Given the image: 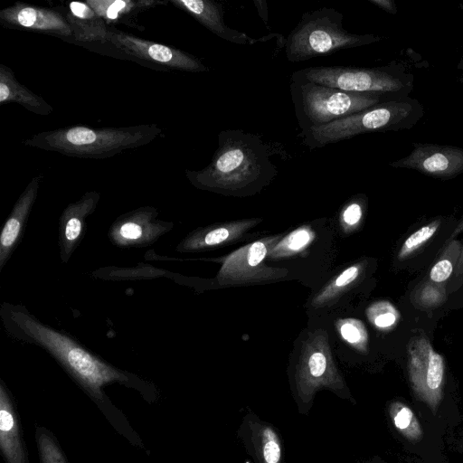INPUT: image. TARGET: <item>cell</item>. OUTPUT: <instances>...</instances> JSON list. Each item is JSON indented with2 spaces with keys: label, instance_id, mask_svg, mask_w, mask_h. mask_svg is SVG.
Returning a JSON list of instances; mask_svg holds the SVG:
<instances>
[{
  "label": "cell",
  "instance_id": "6da1fadb",
  "mask_svg": "<svg viewBox=\"0 0 463 463\" xmlns=\"http://www.w3.org/2000/svg\"><path fill=\"white\" fill-rule=\"evenodd\" d=\"M1 317L10 335L46 350L91 399L110 425L132 445L146 450L123 412L105 393L104 387L118 383L135 390L152 404L159 398L154 383L104 362L70 336L42 324L22 307L4 304Z\"/></svg>",
  "mask_w": 463,
  "mask_h": 463
},
{
  "label": "cell",
  "instance_id": "7a4b0ae2",
  "mask_svg": "<svg viewBox=\"0 0 463 463\" xmlns=\"http://www.w3.org/2000/svg\"><path fill=\"white\" fill-rule=\"evenodd\" d=\"M277 174L268 146L258 135L241 129L221 131L210 164L198 171L185 170L195 187L236 196L257 193Z\"/></svg>",
  "mask_w": 463,
  "mask_h": 463
},
{
  "label": "cell",
  "instance_id": "3957f363",
  "mask_svg": "<svg viewBox=\"0 0 463 463\" xmlns=\"http://www.w3.org/2000/svg\"><path fill=\"white\" fill-rule=\"evenodd\" d=\"M161 133L162 128L156 124L99 128L71 126L37 133L24 139L23 144L68 156L105 159L147 145Z\"/></svg>",
  "mask_w": 463,
  "mask_h": 463
},
{
  "label": "cell",
  "instance_id": "277c9868",
  "mask_svg": "<svg viewBox=\"0 0 463 463\" xmlns=\"http://www.w3.org/2000/svg\"><path fill=\"white\" fill-rule=\"evenodd\" d=\"M423 114V107L416 99L393 97L329 124L301 131L300 136L303 143L314 149L361 134L410 129Z\"/></svg>",
  "mask_w": 463,
  "mask_h": 463
},
{
  "label": "cell",
  "instance_id": "5b68a950",
  "mask_svg": "<svg viewBox=\"0 0 463 463\" xmlns=\"http://www.w3.org/2000/svg\"><path fill=\"white\" fill-rule=\"evenodd\" d=\"M344 14L335 8L321 7L304 13L285 42V53L291 62L304 61L341 50L375 43L374 34L348 33Z\"/></svg>",
  "mask_w": 463,
  "mask_h": 463
},
{
  "label": "cell",
  "instance_id": "8992f818",
  "mask_svg": "<svg viewBox=\"0 0 463 463\" xmlns=\"http://www.w3.org/2000/svg\"><path fill=\"white\" fill-rule=\"evenodd\" d=\"M290 94L302 131L329 124L393 98L342 90L298 78H291Z\"/></svg>",
  "mask_w": 463,
  "mask_h": 463
},
{
  "label": "cell",
  "instance_id": "52a82bcc",
  "mask_svg": "<svg viewBox=\"0 0 463 463\" xmlns=\"http://www.w3.org/2000/svg\"><path fill=\"white\" fill-rule=\"evenodd\" d=\"M291 78L346 91L404 97L413 90V75L404 67L392 63L376 68L345 66L309 67L295 71Z\"/></svg>",
  "mask_w": 463,
  "mask_h": 463
},
{
  "label": "cell",
  "instance_id": "ba28073f",
  "mask_svg": "<svg viewBox=\"0 0 463 463\" xmlns=\"http://www.w3.org/2000/svg\"><path fill=\"white\" fill-rule=\"evenodd\" d=\"M406 372L413 393L435 410L442 398L446 364L422 331L414 333L406 344Z\"/></svg>",
  "mask_w": 463,
  "mask_h": 463
},
{
  "label": "cell",
  "instance_id": "9c48e42d",
  "mask_svg": "<svg viewBox=\"0 0 463 463\" xmlns=\"http://www.w3.org/2000/svg\"><path fill=\"white\" fill-rule=\"evenodd\" d=\"M457 222L452 216L421 222L402 238L393 257L396 267L411 271L429 267L450 240Z\"/></svg>",
  "mask_w": 463,
  "mask_h": 463
},
{
  "label": "cell",
  "instance_id": "30bf717a",
  "mask_svg": "<svg viewBox=\"0 0 463 463\" xmlns=\"http://www.w3.org/2000/svg\"><path fill=\"white\" fill-rule=\"evenodd\" d=\"M298 394L307 402L320 388L335 391L344 388V382L332 359L325 331H317L305 343L296 373Z\"/></svg>",
  "mask_w": 463,
  "mask_h": 463
},
{
  "label": "cell",
  "instance_id": "8fae6325",
  "mask_svg": "<svg viewBox=\"0 0 463 463\" xmlns=\"http://www.w3.org/2000/svg\"><path fill=\"white\" fill-rule=\"evenodd\" d=\"M106 41L132 58L166 69L188 72L209 71V68L205 64L188 52L139 38L132 33L109 30Z\"/></svg>",
  "mask_w": 463,
  "mask_h": 463
},
{
  "label": "cell",
  "instance_id": "7c38bea8",
  "mask_svg": "<svg viewBox=\"0 0 463 463\" xmlns=\"http://www.w3.org/2000/svg\"><path fill=\"white\" fill-rule=\"evenodd\" d=\"M390 165L417 170L435 178L451 179L463 173V148L449 145L414 144L408 156L392 162Z\"/></svg>",
  "mask_w": 463,
  "mask_h": 463
},
{
  "label": "cell",
  "instance_id": "4fadbf2b",
  "mask_svg": "<svg viewBox=\"0 0 463 463\" xmlns=\"http://www.w3.org/2000/svg\"><path fill=\"white\" fill-rule=\"evenodd\" d=\"M0 21L5 26L17 30L60 38L72 37L65 16L55 9L16 2L0 11Z\"/></svg>",
  "mask_w": 463,
  "mask_h": 463
},
{
  "label": "cell",
  "instance_id": "5bb4252c",
  "mask_svg": "<svg viewBox=\"0 0 463 463\" xmlns=\"http://www.w3.org/2000/svg\"><path fill=\"white\" fill-rule=\"evenodd\" d=\"M279 237H269L248 244L229 255L223 261L218 279L222 282L250 281L271 277V269L260 267Z\"/></svg>",
  "mask_w": 463,
  "mask_h": 463
},
{
  "label": "cell",
  "instance_id": "9a60e30c",
  "mask_svg": "<svg viewBox=\"0 0 463 463\" xmlns=\"http://www.w3.org/2000/svg\"><path fill=\"white\" fill-rule=\"evenodd\" d=\"M0 450L5 463H31L15 400L0 381Z\"/></svg>",
  "mask_w": 463,
  "mask_h": 463
},
{
  "label": "cell",
  "instance_id": "2e32d148",
  "mask_svg": "<svg viewBox=\"0 0 463 463\" xmlns=\"http://www.w3.org/2000/svg\"><path fill=\"white\" fill-rule=\"evenodd\" d=\"M175 7L184 11L218 37L236 44H253L267 41L271 35L253 39L244 33L228 27L223 20L222 5L212 0H170Z\"/></svg>",
  "mask_w": 463,
  "mask_h": 463
},
{
  "label": "cell",
  "instance_id": "e0dca14e",
  "mask_svg": "<svg viewBox=\"0 0 463 463\" xmlns=\"http://www.w3.org/2000/svg\"><path fill=\"white\" fill-rule=\"evenodd\" d=\"M42 175L34 176L27 184L6 220L0 236V268L5 264L18 238L23 225L36 200Z\"/></svg>",
  "mask_w": 463,
  "mask_h": 463
},
{
  "label": "cell",
  "instance_id": "ac0fdd59",
  "mask_svg": "<svg viewBox=\"0 0 463 463\" xmlns=\"http://www.w3.org/2000/svg\"><path fill=\"white\" fill-rule=\"evenodd\" d=\"M63 15L75 40L81 43L106 41L109 31L107 24L86 2L69 3Z\"/></svg>",
  "mask_w": 463,
  "mask_h": 463
},
{
  "label": "cell",
  "instance_id": "d6986e66",
  "mask_svg": "<svg viewBox=\"0 0 463 463\" xmlns=\"http://www.w3.org/2000/svg\"><path fill=\"white\" fill-rule=\"evenodd\" d=\"M99 194L91 191L67 206L61 218V251L68 257L81 235L85 217L94 211L99 200Z\"/></svg>",
  "mask_w": 463,
  "mask_h": 463
},
{
  "label": "cell",
  "instance_id": "ffe728a7",
  "mask_svg": "<svg viewBox=\"0 0 463 463\" xmlns=\"http://www.w3.org/2000/svg\"><path fill=\"white\" fill-rule=\"evenodd\" d=\"M6 103L20 104L40 116H48L53 111L42 97L20 83L8 66L0 64V105Z\"/></svg>",
  "mask_w": 463,
  "mask_h": 463
},
{
  "label": "cell",
  "instance_id": "44dd1931",
  "mask_svg": "<svg viewBox=\"0 0 463 463\" xmlns=\"http://www.w3.org/2000/svg\"><path fill=\"white\" fill-rule=\"evenodd\" d=\"M105 23L123 24L129 27L140 28L137 23V14L154 5L163 4L156 0H86L85 1Z\"/></svg>",
  "mask_w": 463,
  "mask_h": 463
},
{
  "label": "cell",
  "instance_id": "7402d4cb",
  "mask_svg": "<svg viewBox=\"0 0 463 463\" xmlns=\"http://www.w3.org/2000/svg\"><path fill=\"white\" fill-rule=\"evenodd\" d=\"M259 220H243L206 228L182 243V250H203L233 240L256 224Z\"/></svg>",
  "mask_w": 463,
  "mask_h": 463
},
{
  "label": "cell",
  "instance_id": "603a6c76",
  "mask_svg": "<svg viewBox=\"0 0 463 463\" xmlns=\"http://www.w3.org/2000/svg\"><path fill=\"white\" fill-rule=\"evenodd\" d=\"M461 245L462 242L458 237L450 239L428 267L423 278L433 283L448 285L457 269Z\"/></svg>",
  "mask_w": 463,
  "mask_h": 463
},
{
  "label": "cell",
  "instance_id": "cb8c5ba5",
  "mask_svg": "<svg viewBox=\"0 0 463 463\" xmlns=\"http://www.w3.org/2000/svg\"><path fill=\"white\" fill-rule=\"evenodd\" d=\"M410 299L414 307L423 312H433L435 309L448 307V285L433 283L422 277L412 288Z\"/></svg>",
  "mask_w": 463,
  "mask_h": 463
},
{
  "label": "cell",
  "instance_id": "d4e9b609",
  "mask_svg": "<svg viewBox=\"0 0 463 463\" xmlns=\"http://www.w3.org/2000/svg\"><path fill=\"white\" fill-rule=\"evenodd\" d=\"M155 210L150 207H144L128 213L122 222H119L118 228L115 232L116 241L121 243L142 242L152 237L150 231L144 230L145 225L149 222L156 214Z\"/></svg>",
  "mask_w": 463,
  "mask_h": 463
},
{
  "label": "cell",
  "instance_id": "484cf974",
  "mask_svg": "<svg viewBox=\"0 0 463 463\" xmlns=\"http://www.w3.org/2000/svg\"><path fill=\"white\" fill-rule=\"evenodd\" d=\"M390 416L397 430L410 441H419L422 438L421 426L413 411L402 402L390 405Z\"/></svg>",
  "mask_w": 463,
  "mask_h": 463
},
{
  "label": "cell",
  "instance_id": "4316f807",
  "mask_svg": "<svg viewBox=\"0 0 463 463\" xmlns=\"http://www.w3.org/2000/svg\"><path fill=\"white\" fill-rule=\"evenodd\" d=\"M34 438L40 463H70L59 440L45 426L35 425Z\"/></svg>",
  "mask_w": 463,
  "mask_h": 463
},
{
  "label": "cell",
  "instance_id": "83f0119b",
  "mask_svg": "<svg viewBox=\"0 0 463 463\" xmlns=\"http://www.w3.org/2000/svg\"><path fill=\"white\" fill-rule=\"evenodd\" d=\"M253 440L260 463H280L281 449L272 428L258 426Z\"/></svg>",
  "mask_w": 463,
  "mask_h": 463
},
{
  "label": "cell",
  "instance_id": "f1b7e54d",
  "mask_svg": "<svg viewBox=\"0 0 463 463\" xmlns=\"http://www.w3.org/2000/svg\"><path fill=\"white\" fill-rule=\"evenodd\" d=\"M314 238L307 227L295 230L277 243L269 252L270 257L289 256L304 249Z\"/></svg>",
  "mask_w": 463,
  "mask_h": 463
},
{
  "label": "cell",
  "instance_id": "f546056e",
  "mask_svg": "<svg viewBox=\"0 0 463 463\" xmlns=\"http://www.w3.org/2000/svg\"><path fill=\"white\" fill-rule=\"evenodd\" d=\"M364 266L355 264L343 270L334 281L326 287L320 294L314 298L316 306H320L335 298L338 293L351 285L363 272Z\"/></svg>",
  "mask_w": 463,
  "mask_h": 463
},
{
  "label": "cell",
  "instance_id": "4dcf8cb0",
  "mask_svg": "<svg viewBox=\"0 0 463 463\" xmlns=\"http://www.w3.org/2000/svg\"><path fill=\"white\" fill-rule=\"evenodd\" d=\"M463 233V213L460 219L458 220L456 228L450 239L458 237ZM461 252L457 265V269L452 279L448 283V292L449 294V307H454L456 301L463 302V240L461 241ZM449 306V305H448Z\"/></svg>",
  "mask_w": 463,
  "mask_h": 463
},
{
  "label": "cell",
  "instance_id": "1f68e13d",
  "mask_svg": "<svg viewBox=\"0 0 463 463\" xmlns=\"http://www.w3.org/2000/svg\"><path fill=\"white\" fill-rule=\"evenodd\" d=\"M368 317L378 328H390L399 318L397 309L387 301L377 302L367 311Z\"/></svg>",
  "mask_w": 463,
  "mask_h": 463
},
{
  "label": "cell",
  "instance_id": "d6a6232c",
  "mask_svg": "<svg viewBox=\"0 0 463 463\" xmlns=\"http://www.w3.org/2000/svg\"><path fill=\"white\" fill-rule=\"evenodd\" d=\"M342 337L357 348L364 349L367 343V333L361 321L356 319H345L339 326Z\"/></svg>",
  "mask_w": 463,
  "mask_h": 463
},
{
  "label": "cell",
  "instance_id": "836d02e7",
  "mask_svg": "<svg viewBox=\"0 0 463 463\" xmlns=\"http://www.w3.org/2000/svg\"><path fill=\"white\" fill-rule=\"evenodd\" d=\"M363 217V204L358 201H353L342 212V221L349 227L358 224Z\"/></svg>",
  "mask_w": 463,
  "mask_h": 463
},
{
  "label": "cell",
  "instance_id": "e575fe53",
  "mask_svg": "<svg viewBox=\"0 0 463 463\" xmlns=\"http://www.w3.org/2000/svg\"><path fill=\"white\" fill-rule=\"evenodd\" d=\"M369 2L389 14H395L397 13V7L392 0H370Z\"/></svg>",
  "mask_w": 463,
  "mask_h": 463
},
{
  "label": "cell",
  "instance_id": "d590c367",
  "mask_svg": "<svg viewBox=\"0 0 463 463\" xmlns=\"http://www.w3.org/2000/svg\"><path fill=\"white\" fill-rule=\"evenodd\" d=\"M253 3L258 10L259 15L265 23V24L268 26V8L266 1L254 0Z\"/></svg>",
  "mask_w": 463,
  "mask_h": 463
},
{
  "label": "cell",
  "instance_id": "8d00e7d4",
  "mask_svg": "<svg viewBox=\"0 0 463 463\" xmlns=\"http://www.w3.org/2000/svg\"><path fill=\"white\" fill-rule=\"evenodd\" d=\"M457 69L458 70H461L463 71V56L461 57V59L459 60L458 65H457Z\"/></svg>",
  "mask_w": 463,
  "mask_h": 463
},
{
  "label": "cell",
  "instance_id": "74e56055",
  "mask_svg": "<svg viewBox=\"0 0 463 463\" xmlns=\"http://www.w3.org/2000/svg\"><path fill=\"white\" fill-rule=\"evenodd\" d=\"M458 81H459L461 84H463V76H461V77L459 78Z\"/></svg>",
  "mask_w": 463,
  "mask_h": 463
}]
</instances>
